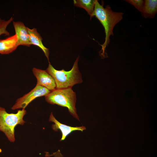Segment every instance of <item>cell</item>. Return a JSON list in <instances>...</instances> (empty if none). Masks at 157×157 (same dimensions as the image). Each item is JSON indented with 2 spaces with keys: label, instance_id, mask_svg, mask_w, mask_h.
Masks as SVG:
<instances>
[{
  "label": "cell",
  "instance_id": "obj_1",
  "mask_svg": "<svg viewBox=\"0 0 157 157\" xmlns=\"http://www.w3.org/2000/svg\"><path fill=\"white\" fill-rule=\"evenodd\" d=\"M123 14L122 12L113 11L109 5L104 8L102 4H100L97 0L96 2L93 17L95 16L99 20L104 28L105 34V42L101 45L102 49L100 51V55L102 58L108 57L105 51L110 43V37L113 35V28L122 20Z\"/></svg>",
  "mask_w": 157,
  "mask_h": 157
},
{
  "label": "cell",
  "instance_id": "obj_2",
  "mask_svg": "<svg viewBox=\"0 0 157 157\" xmlns=\"http://www.w3.org/2000/svg\"><path fill=\"white\" fill-rule=\"evenodd\" d=\"M79 58L78 56L74 62L72 69L68 71H65L64 69L57 70L49 63L46 70L54 79L56 85V89L72 88L75 85L83 82L78 64Z\"/></svg>",
  "mask_w": 157,
  "mask_h": 157
},
{
  "label": "cell",
  "instance_id": "obj_3",
  "mask_svg": "<svg viewBox=\"0 0 157 157\" xmlns=\"http://www.w3.org/2000/svg\"><path fill=\"white\" fill-rule=\"evenodd\" d=\"M45 99L50 104H57L67 108L70 113L79 120L75 107L76 94L72 88L56 89L45 96Z\"/></svg>",
  "mask_w": 157,
  "mask_h": 157
},
{
  "label": "cell",
  "instance_id": "obj_4",
  "mask_svg": "<svg viewBox=\"0 0 157 157\" xmlns=\"http://www.w3.org/2000/svg\"><path fill=\"white\" fill-rule=\"evenodd\" d=\"M26 113L24 108L18 110L16 113H9L5 109L0 107V131L11 142L15 140L14 129L17 124L23 125L25 122L23 119Z\"/></svg>",
  "mask_w": 157,
  "mask_h": 157
},
{
  "label": "cell",
  "instance_id": "obj_5",
  "mask_svg": "<svg viewBox=\"0 0 157 157\" xmlns=\"http://www.w3.org/2000/svg\"><path fill=\"white\" fill-rule=\"evenodd\" d=\"M50 92L44 87L36 85L30 92L17 99L11 109L13 110L21 108L25 109L31 102L35 98L45 96L49 93Z\"/></svg>",
  "mask_w": 157,
  "mask_h": 157
},
{
  "label": "cell",
  "instance_id": "obj_6",
  "mask_svg": "<svg viewBox=\"0 0 157 157\" xmlns=\"http://www.w3.org/2000/svg\"><path fill=\"white\" fill-rule=\"evenodd\" d=\"M32 71L37 79V85L44 87L51 91L56 89V85L54 79L46 70L34 67Z\"/></svg>",
  "mask_w": 157,
  "mask_h": 157
},
{
  "label": "cell",
  "instance_id": "obj_7",
  "mask_svg": "<svg viewBox=\"0 0 157 157\" xmlns=\"http://www.w3.org/2000/svg\"><path fill=\"white\" fill-rule=\"evenodd\" d=\"M49 121L54 123L52 126V128L53 130L57 131L59 130L61 131L62 136L60 141L64 140L68 135L74 131H83L86 129L85 127L83 126L73 127L61 124L56 119L52 113L50 115Z\"/></svg>",
  "mask_w": 157,
  "mask_h": 157
},
{
  "label": "cell",
  "instance_id": "obj_8",
  "mask_svg": "<svg viewBox=\"0 0 157 157\" xmlns=\"http://www.w3.org/2000/svg\"><path fill=\"white\" fill-rule=\"evenodd\" d=\"M13 24L19 45L29 47L31 44L30 40L27 27L21 22L13 21Z\"/></svg>",
  "mask_w": 157,
  "mask_h": 157
},
{
  "label": "cell",
  "instance_id": "obj_9",
  "mask_svg": "<svg viewBox=\"0 0 157 157\" xmlns=\"http://www.w3.org/2000/svg\"><path fill=\"white\" fill-rule=\"evenodd\" d=\"M20 45L16 35L0 40V54H7L15 51Z\"/></svg>",
  "mask_w": 157,
  "mask_h": 157
},
{
  "label": "cell",
  "instance_id": "obj_10",
  "mask_svg": "<svg viewBox=\"0 0 157 157\" xmlns=\"http://www.w3.org/2000/svg\"><path fill=\"white\" fill-rule=\"evenodd\" d=\"M27 28L31 44L37 46L42 50L49 63V49L45 47L43 44L42 42V38L38 32L37 29L35 28L30 29L28 27H27Z\"/></svg>",
  "mask_w": 157,
  "mask_h": 157
},
{
  "label": "cell",
  "instance_id": "obj_11",
  "mask_svg": "<svg viewBox=\"0 0 157 157\" xmlns=\"http://www.w3.org/2000/svg\"><path fill=\"white\" fill-rule=\"evenodd\" d=\"M144 4L141 12L142 15L145 18H154L157 12V0H144Z\"/></svg>",
  "mask_w": 157,
  "mask_h": 157
},
{
  "label": "cell",
  "instance_id": "obj_12",
  "mask_svg": "<svg viewBox=\"0 0 157 157\" xmlns=\"http://www.w3.org/2000/svg\"><path fill=\"white\" fill-rule=\"evenodd\" d=\"M97 0H74V4L76 7L82 8L85 10L90 17H93L95 3Z\"/></svg>",
  "mask_w": 157,
  "mask_h": 157
},
{
  "label": "cell",
  "instance_id": "obj_13",
  "mask_svg": "<svg viewBox=\"0 0 157 157\" xmlns=\"http://www.w3.org/2000/svg\"><path fill=\"white\" fill-rule=\"evenodd\" d=\"M13 17H10L8 20L2 19L0 21V36L4 34L6 35L9 36V33L6 30V28L8 25L13 21Z\"/></svg>",
  "mask_w": 157,
  "mask_h": 157
},
{
  "label": "cell",
  "instance_id": "obj_14",
  "mask_svg": "<svg viewBox=\"0 0 157 157\" xmlns=\"http://www.w3.org/2000/svg\"><path fill=\"white\" fill-rule=\"evenodd\" d=\"M125 1L133 6L139 11L142 12L144 6V0H126Z\"/></svg>",
  "mask_w": 157,
  "mask_h": 157
},
{
  "label": "cell",
  "instance_id": "obj_15",
  "mask_svg": "<svg viewBox=\"0 0 157 157\" xmlns=\"http://www.w3.org/2000/svg\"><path fill=\"white\" fill-rule=\"evenodd\" d=\"M1 19H0V21H1Z\"/></svg>",
  "mask_w": 157,
  "mask_h": 157
}]
</instances>
